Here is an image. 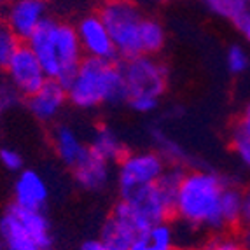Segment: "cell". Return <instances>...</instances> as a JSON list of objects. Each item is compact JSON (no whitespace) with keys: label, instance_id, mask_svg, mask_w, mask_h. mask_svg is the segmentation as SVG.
I'll return each instance as SVG.
<instances>
[{"label":"cell","instance_id":"7c38bea8","mask_svg":"<svg viewBox=\"0 0 250 250\" xmlns=\"http://www.w3.org/2000/svg\"><path fill=\"white\" fill-rule=\"evenodd\" d=\"M67 104L68 98L65 84L51 79L41 89H37L34 95H30L26 98L28 112L42 125H51V123L58 121V117L62 116Z\"/></svg>","mask_w":250,"mask_h":250},{"label":"cell","instance_id":"3957f363","mask_svg":"<svg viewBox=\"0 0 250 250\" xmlns=\"http://www.w3.org/2000/svg\"><path fill=\"white\" fill-rule=\"evenodd\" d=\"M51 81L67 84L84 60L75 25L62 18L49 16L26 41Z\"/></svg>","mask_w":250,"mask_h":250},{"label":"cell","instance_id":"4dcf8cb0","mask_svg":"<svg viewBox=\"0 0 250 250\" xmlns=\"http://www.w3.org/2000/svg\"><path fill=\"white\" fill-rule=\"evenodd\" d=\"M2 7H4V0H0V18H2Z\"/></svg>","mask_w":250,"mask_h":250},{"label":"cell","instance_id":"6da1fadb","mask_svg":"<svg viewBox=\"0 0 250 250\" xmlns=\"http://www.w3.org/2000/svg\"><path fill=\"white\" fill-rule=\"evenodd\" d=\"M233 182L208 168L184 170L173 200V217L191 236L233 233L224 221V194Z\"/></svg>","mask_w":250,"mask_h":250},{"label":"cell","instance_id":"4fadbf2b","mask_svg":"<svg viewBox=\"0 0 250 250\" xmlns=\"http://www.w3.org/2000/svg\"><path fill=\"white\" fill-rule=\"evenodd\" d=\"M49 201V186L35 170L23 168L16 175L13 188V205L32 212H44Z\"/></svg>","mask_w":250,"mask_h":250},{"label":"cell","instance_id":"d6986e66","mask_svg":"<svg viewBox=\"0 0 250 250\" xmlns=\"http://www.w3.org/2000/svg\"><path fill=\"white\" fill-rule=\"evenodd\" d=\"M229 147L242 168L250 173V125L238 117L229 129Z\"/></svg>","mask_w":250,"mask_h":250},{"label":"cell","instance_id":"8992f818","mask_svg":"<svg viewBox=\"0 0 250 250\" xmlns=\"http://www.w3.org/2000/svg\"><path fill=\"white\" fill-rule=\"evenodd\" d=\"M125 104L138 114L158 110L168 91V68L158 56H135L123 60Z\"/></svg>","mask_w":250,"mask_h":250},{"label":"cell","instance_id":"cb8c5ba5","mask_svg":"<svg viewBox=\"0 0 250 250\" xmlns=\"http://www.w3.org/2000/svg\"><path fill=\"white\" fill-rule=\"evenodd\" d=\"M200 4L212 16L219 18V20L231 21L234 11H236L238 0H200Z\"/></svg>","mask_w":250,"mask_h":250},{"label":"cell","instance_id":"8fae6325","mask_svg":"<svg viewBox=\"0 0 250 250\" xmlns=\"http://www.w3.org/2000/svg\"><path fill=\"white\" fill-rule=\"evenodd\" d=\"M74 25L79 44L83 47L84 58L117 60L112 35L96 11L83 14Z\"/></svg>","mask_w":250,"mask_h":250},{"label":"cell","instance_id":"d4e9b609","mask_svg":"<svg viewBox=\"0 0 250 250\" xmlns=\"http://www.w3.org/2000/svg\"><path fill=\"white\" fill-rule=\"evenodd\" d=\"M21 95L9 84L7 79H0V116L13 110L20 102Z\"/></svg>","mask_w":250,"mask_h":250},{"label":"cell","instance_id":"7402d4cb","mask_svg":"<svg viewBox=\"0 0 250 250\" xmlns=\"http://www.w3.org/2000/svg\"><path fill=\"white\" fill-rule=\"evenodd\" d=\"M189 250H242V245L238 242L236 233L233 231V233L210 234Z\"/></svg>","mask_w":250,"mask_h":250},{"label":"cell","instance_id":"277c9868","mask_svg":"<svg viewBox=\"0 0 250 250\" xmlns=\"http://www.w3.org/2000/svg\"><path fill=\"white\" fill-rule=\"evenodd\" d=\"M68 104L79 110H95L125 102L121 63L117 60L84 58L65 84Z\"/></svg>","mask_w":250,"mask_h":250},{"label":"cell","instance_id":"f546056e","mask_svg":"<svg viewBox=\"0 0 250 250\" xmlns=\"http://www.w3.org/2000/svg\"><path fill=\"white\" fill-rule=\"evenodd\" d=\"M240 117H242L243 121H247L250 125V98L247 100V104L243 105V110H242V114H240Z\"/></svg>","mask_w":250,"mask_h":250},{"label":"cell","instance_id":"2e32d148","mask_svg":"<svg viewBox=\"0 0 250 250\" xmlns=\"http://www.w3.org/2000/svg\"><path fill=\"white\" fill-rule=\"evenodd\" d=\"M72 171H74V179L77 186L89 192L104 191L112 179V165L95 158L93 154H89L88 159H84L79 167L74 168Z\"/></svg>","mask_w":250,"mask_h":250},{"label":"cell","instance_id":"52a82bcc","mask_svg":"<svg viewBox=\"0 0 250 250\" xmlns=\"http://www.w3.org/2000/svg\"><path fill=\"white\" fill-rule=\"evenodd\" d=\"M2 250H54V236L44 212L9 205L0 217Z\"/></svg>","mask_w":250,"mask_h":250},{"label":"cell","instance_id":"7a4b0ae2","mask_svg":"<svg viewBox=\"0 0 250 250\" xmlns=\"http://www.w3.org/2000/svg\"><path fill=\"white\" fill-rule=\"evenodd\" d=\"M100 14L112 35L117 58L158 56L167 44V30L154 16H147L138 0H102Z\"/></svg>","mask_w":250,"mask_h":250},{"label":"cell","instance_id":"4316f807","mask_svg":"<svg viewBox=\"0 0 250 250\" xmlns=\"http://www.w3.org/2000/svg\"><path fill=\"white\" fill-rule=\"evenodd\" d=\"M242 224L250 226V180L242 188Z\"/></svg>","mask_w":250,"mask_h":250},{"label":"cell","instance_id":"484cf974","mask_svg":"<svg viewBox=\"0 0 250 250\" xmlns=\"http://www.w3.org/2000/svg\"><path fill=\"white\" fill-rule=\"evenodd\" d=\"M0 165L7 171L20 173L23 170V156L14 147H2L0 149Z\"/></svg>","mask_w":250,"mask_h":250},{"label":"cell","instance_id":"83f0119b","mask_svg":"<svg viewBox=\"0 0 250 250\" xmlns=\"http://www.w3.org/2000/svg\"><path fill=\"white\" fill-rule=\"evenodd\" d=\"M234 233H236L238 242L242 245V250H250V226L242 224Z\"/></svg>","mask_w":250,"mask_h":250},{"label":"cell","instance_id":"ffe728a7","mask_svg":"<svg viewBox=\"0 0 250 250\" xmlns=\"http://www.w3.org/2000/svg\"><path fill=\"white\" fill-rule=\"evenodd\" d=\"M152 135H154L156 146H158L156 150L165 158V161L168 163V167H180V168L186 167L188 154H186V150L182 149L180 144H177L175 140H171L170 137H167L163 131H158V129Z\"/></svg>","mask_w":250,"mask_h":250},{"label":"cell","instance_id":"f1b7e54d","mask_svg":"<svg viewBox=\"0 0 250 250\" xmlns=\"http://www.w3.org/2000/svg\"><path fill=\"white\" fill-rule=\"evenodd\" d=\"M79 250H105V247L100 238H89V240H84L81 243Z\"/></svg>","mask_w":250,"mask_h":250},{"label":"cell","instance_id":"44dd1931","mask_svg":"<svg viewBox=\"0 0 250 250\" xmlns=\"http://www.w3.org/2000/svg\"><path fill=\"white\" fill-rule=\"evenodd\" d=\"M226 67L233 75H243L250 68V53L243 44H231L226 51Z\"/></svg>","mask_w":250,"mask_h":250},{"label":"cell","instance_id":"5bb4252c","mask_svg":"<svg viewBox=\"0 0 250 250\" xmlns=\"http://www.w3.org/2000/svg\"><path fill=\"white\" fill-rule=\"evenodd\" d=\"M51 147L54 154L67 168L74 170L89 158V146L88 142L77 133L74 126L67 123H56L51 129Z\"/></svg>","mask_w":250,"mask_h":250},{"label":"cell","instance_id":"30bf717a","mask_svg":"<svg viewBox=\"0 0 250 250\" xmlns=\"http://www.w3.org/2000/svg\"><path fill=\"white\" fill-rule=\"evenodd\" d=\"M49 16V0H5L0 21L26 42Z\"/></svg>","mask_w":250,"mask_h":250},{"label":"cell","instance_id":"603a6c76","mask_svg":"<svg viewBox=\"0 0 250 250\" xmlns=\"http://www.w3.org/2000/svg\"><path fill=\"white\" fill-rule=\"evenodd\" d=\"M21 44H23V41L14 34L13 30L7 28V26L0 21V68H2V70L5 68V65L9 63L11 56L16 53Z\"/></svg>","mask_w":250,"mask_h":250},{"label":"cell","instance_id":"5b68a950","mask_svg":"<svg viewBox=\"0 0 250 250\" xmlns=\"http://www.w3.org/2000/svg\"><path fill=\"white\" fill-rule=\"evenodd\" d=\"M186 168L168 167L163 177L146 189L121 198L114 207L112 213L125 219L135 229L142 231L149 226L171 221L173 217V200L179 189L180 179Z\"/></svg>","mask_w":250,"mask_h":250},{"label":"cell","instance_id":"e0dca14e","mask_svg":"<svg viewBox=\"0 0 250 250\" xmlns=\"http://www.w3.org/2000/svg\"><path fill=\"white\" fill-rule=\"evenodd\" d=\"M89 152L95 158L108 163V165H117V161L126 154V146L123 138L108 126H98L89 137Z\"/></svg>","mask_w":250,"mask_h":250},{"label":"cell","instance_id":"ac0fdd59","mask_svg":"<svg viewBox=\"0 0 250 250\" xmlns=\"http://www.w3.org/2000/svg\"><path fill=\"white\" fill-rule=\"evenodd\" d=\"M135 234H137V229L133 226H129L125 219H121L116 213H110L102 226L98 238L104 243L105 250H129Z\"/></svg>","mask_w":250,"mask_h":250},{"label":"cell","instance_id":"9c48e42d","mask_svg":"<svg viewBox=\"0 0 250 250\" xmlns=\"http://www.w3.org/2000/svg\"><path fill=\"white\" fill-rule=\"evenodd\" d=\"M4 72L9 84L25 98L34 95L37 89H41L49 81L39 58L26 42H23L16 53L11 56Z\"/></svg>","mask_w":250,"mask_h":250},{"label":"cell","instance_id":"9a60e30c","mask_svg":"<svg viewBox=\"0 0 250 250\" xmlns=\"http://www.w3.org/2000/svg\"><path fill=\"white\" fill-rule=\"evenodd\" d=\"M129 250H182L177 226L167 221L138 231Z\"/></svg>","mask_w":250,"mask_h":250},{"label":"cell","instance_id":"ba28073f","mask_svg":"<svg viewBox=\"0 0 250 250\" xmlns=\"http://www.w3.org/2000/svg\"><path fill=\"white\" fill-rule=\"evenodd\" d=\"M168 163L156 149L126 150L116 165V182L119 196L128 194L154 186L163 173L167 171Z\"/></svg>","mask_w":250,"mask_h":250}]
</instances>
